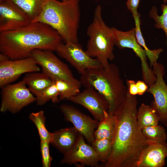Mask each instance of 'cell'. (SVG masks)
<instances>
[{
  "mask_svg": "<svg viewBox=\"0 0 167 167\" xmlns=\"http://www.w3.org/2000/svg\"><path fill=\"white\" fill-rule=\"evenodd\" d=\"M164 2V3L165 4L166 2H167V0H162Z\"/></svg>",
  "mask_w": 167,
  "mask_h": 167,
  "instance_id": "34",
  "label": "cell"
},
{
  "mask_svg": "<svg viewBox=\"0 0 167 167\" xmlns=\"http://www.w3.org/2000/svg\"><path fill=\"white\" fill-rule=\"evenodd\" d=\"M152 66L156 79L154 84L148 87L147 92L154 97L151 106L156 110L160 122L167 127V85L163 79L164 67L157 62Z\"/></svg>",
  "mask_w": 167,
  "mask_h": 167,
  "instance_id": "9",
  "label": "cell"
},
{
  "mask_svg": "<svg viewBox=\"0 0 167 167\" xmlns=\"http://www.w3.org/2000/svg\"><path fill=\"white\" fill-rule=\"evenodd\" d=\"M37 72L26 73L23 79L30 91L36 96L50 86L53 82L43 72Z\"/></svg>",
  "mask_w": 167,
  "mask_h": 167,
  "instance_id": "18",
  "label": "cell"
},
{
  "mask_svg": "<svg viewBox=\"0 0 167 167\" xmlns=\"http://www.w3.org/2000/svg\"><path fill=\"white\" fill-rule=\"evenodd\" d=\"M67 100L84 107L98 121L102 120L109 113V106L107 101L91 87L86 88L82 92Z\"/></svg>",
  "mask_w": 167,
  "mask_h": 167,
  "instance_id": "10",
  "label": "cell"
},
{
  "mask_svg": "<svg viewBox=\"0 0 167 167\" xmlns=\"http://www.w3.org/2000/svg\"><path fill=\"white\" fill-rule=\"evenodd\" d=\"M137 101L127 88L126 96L115 111V132L112 150L105 167H136L137 163L148 143L137 119Z\"/></svg>",
  "mask_w": 167,
  "mask_h": 167,
  "instance_id": "1",
  "label": "cell"
},
{
  "mask_svg": "<svg viewBox=\"0 0 167 167\" xmlns=\"http://www.w3.org/2000/svg\"><path fill=\"white\" fill-rule=\"evenodd\" d=\"M53 134L50 143L64 154L72 148L81 134L74 126L59 130Z\"/></svg>",
  "mask_w": 167,
  "mask_h": 167,
  "instance_id": "17",
  "label": "cell"
},
{
  "mask_svg": "<svg viewBox=\"0 0 167 167\" xmlns=\"http://www.w3.org/2000/svg\"><path fill=\"white\" fill-rule=\"evenodd\" d=\"M115 39V45L120 49L125 48L132 49L140 59L142 70L146 71L150 69L147 62V57L145 50L137 41L135 35V28L123 32L115 28H111Z\"/></svg>",
  "mask_w": 167,
  "mask_h": 167,
  "instance_id": "15",
  "label": "cell"
},
{
  "mask_svg": "<svg viewBox=\"0 0 167 167\" xmlns=\"http://www.w3.org/2000/svg\"><path fill=\"white\" fill-rule=\"evenodd\" d=\"M141 130L148 143L166 142V133L164 127L161 125L149 126Z\"/></svg>",
  "mask_w": 167,
  "mask_h": 167,
  "instance_id": "24",
  "label": "cell"
},
{
  "mask_svg": "<svg viewBox=\"0 0 167 167\" xmlns=\"http://www.w3.org/2000/svg\"><path fill=\"white\" fill-rule=\"evenodd\" d=\"M84 137L81 134L76 143L64 156L61 164L72 165L79 163L92 167L99 166L97 156L92 145L86 143Z\"/></svg>",
  "mask_w": 167,
  "mask_h": 167,
  "instance_id": "14",
  "label": "cell"
},
{
  "mask_svg": "<svg viewBox=\"0 0 167 167\" xmlns=\"http://www.w3.org/2000/svg\"><path fill=\"white\" fill-rule=\"evenodd\" d=\"M54 51L60 57L69 62L81 75L87 69L102 67L99 61L88 55L79 43H63L61 41Z\"/></svg>",
  "mask_w": 167,
  "mask_h": 167,
  "instance_id": "8",
  "label": "cell"
},
{
  "mask_svg": "<svg viewBox=\"0 0 167 167\" xmlns=\"http://www.w3.org/2000/svg\"><path fill=\"white\" fill-rule=\"evenodd\" d=\"M116 126V118L114 115L107 113L102 120L99 121L97 127L94 133L95 139H113Z\"/></svg>",
  "mask_w": 167,
  "mask_h": 167,
  "instance_id": "19",
  "label": "cell"
},
{
  "mask_svg": "<svg viewBox=\"0 0 167 167\" xmlns=\"http://www.w3.org/2000/svg\"><path fill=\"white\" fill-rule=\"evenodd\" d=\"M59 109L65 120L72 123L88 142L91 144L95 139L94 133L97 127L99 121L92 119L71 105H62Z\"/></svg>",
  "mask_w": 167,
  "mask_h": 167,
  "instance_id": "13",
  "label": "cell"
},
{
  "mask_svg": "<svg viewBox=\"0 0 167 167\" xmlns=\"http://www.w3.org/2000/svg\"><path fill=\"white\" fill-rule=\"evenodd\" d=\"M134 19L135 25V35L138 42L143 48L145 51L146 55L148 58L151 68L154 63L157 62L160 54L163 51L162 48L151 50L149 49L145 43L144 39L142 35L140 28L141 21L140 15L137 12L132 15Z\"/></svg>",
  "mask_w": 167,
  "mask_h": 167,
  "instance_id": "21",
  "label": "cell"
},
{
  "mask_svg": "<svg viewBox=\"0 0 167 167\" xmlns=\"http://www.w3.org/2000/svg\"><path fill=\"white\" fill-rule=\"evenodd\" d=\"M47 49H35L32 57L42 69V72L52 81L57 79L67 81L80 88L82 84L76 79L68 65L60 60L53 53Z\"/></svg>",
  "mask_w": 167,
  "mask_h": 167,
  "instance_id": "6",
  "label": "cell"
},
{
  "mask_svg": "<svg viewBox=\"0 0 167 167\" xmlns=\"http://www.w3.org/2000/svg\"><path fill=\"white\" fill-rule=\"evenodd\" d=\"M10 60L9 58L6 55L0 53V62H4Z\"/></svg>",
  "mask_w": 167,
  "mask_h": 167,
  "instance_id": "33",
  "label": "cell"
},
{
  "mask_svg": "<svg viewBox=\"0 0 167 167\" xmlns=\"http://www.w3.org/2000/svg\"><path fill=\"white\" fill-rule=\"evenodd\" d=\"M113 139H95L92 143L100 162L105 164L107 161L111 152Z\"/></svg>",
  "mask_w": 167,
  "mask_h": 167,
  "instance_id": "25",
  "label": "cell"
},
{
  "mask_svg": "<svg viewBox=\"0 0 167 167\" xmlns=\"http://www.w3.org/2000/svg\"><path fill=\"white\" fill-rule=\"evenodd\" d=\"M40 68L32 57L0 62L1 88L17 80L23 74L40 71Z\"/></svg>",
  "mask_w": 167,
  "mask_h": 167,
  "instance_id": "11",
  "label": "cell"
},
{
  "mask_svg": "<svg viewBox=\"0 0 167 167\" xmlns=\"http://www.w3.org/2000/svg\"><path fill=\"white\" fill-rule=\"evenodd\" d=\"M127 87L129 93L133 95H138V91L136 82L132 80H126Z\"/></svg>",
  "mask_w": 167,
  "mask_h": 167,
  "instance_id": "31",
  "label": "cell"
},
{
  "mask_svg": "<svg viewBox=\"0 0 167 167\" xmlns=\"http://www.w3.org/2000/svg\"><path fill=\"white\" fill-rule=\"evenodd\" d=\"M48 141L41 140L40 149L42 166L50 167L52 158L51 156L49 150V144Z\"/></svg>",
  "mask_w": 167,
  "mask_h": 167,
  "instance_id": "29",
  "label": "cell"
},
{
  "mask_svg": "<svg viewBox=\"0 0 167 167\" xmlns=\"http://www.w3.org/2000/svg\"><path fill=\"white\" fill-rule=\"evenodd\" d=\"M62 39L55 29L40 22H31L14 30L0 32V51L10 59L32 57L35 49L54 51Z\"/></svg>",
  "mask_w": 167,
  "mask_h": 167,
  "instance_id": "2",
  "label": "cell"
},
{
  "mask_svg": "<svg viewBox=\"0 0 167 167\" xmlns=\"http://www.w3.org/2000/svg\"><path fill=\"white\" fill-rule=\"evenodd\" d=\"M140 0H127L126 5L133 15L137 13V9L139 7Z\"/></svg>",
  "mask_w": 167,
  "mask_h": 167,
  "instance_id": "30",
  "label": "cell"
},
{
  "mask_svg": "<svg viewBox=\"0 0 167 167\" xmlns=\"http://www.w3.org/2000/svg\"><path fill=\"white\" fill-rule=\"evenodd\" d=\"M29 119L35 125L38 131L41 140L51 142L53 133H50L47 129L45 125V118L43 111L31 113L29 117Z\"/></svg>",
  "mask_w": 167,
  "mask_h": 167,
  "instance_id": "23",
  "label": "cell"
},
{
  "mask_svg": "<svg viewBox=\"0 0 167 167\" xmlns=\"http://www.w3.org/2000/svg\"><path fill=\"white\" fill-rule=\"evenodd\" d=\"M80 81L82 85L93 87L105 97L110 114H114L126 96L127 86L121 77L118 68L113 64L106 69L101 67L86 70Z\"/></svg>",
  "mask_w": 167,
  "mask_h": 167,
  "instance_id": "4",
  "label": "cell"
},
{
  "mask_svg": "<svg viewBox=\"0 0 167 167\" xmlns=\"http://www.w3.org/2000/svg\"><path fill=\"white\" fill-rule=\"evenodd\" d=\"M137 119L141 129L149 126L158 125L160 121L156 110L144 103L142 104L138 110Z\"/></svg>",
  "mask_w": 167,
  "mask_h": 167,
  "instance_id": "20",
  "label": "cell"
},
{
  "mask_svg": "<svg viewBox=\"0 0 167 167\" xmlns=\"http://www.w3.org/2000/svg\"><path fill=\"white\" fill-rule=\"evenodd\" d=\"M0 111L12 113L19 112L24 107L36 101V97L27 87L23 80L2 88Z\"/></svg>",
  "mask_w": 167,
  "mask_h": 167,
  "instance_id": "7",
  "label": "cell"
},
{
  "mask_svg": "<svg viewBox=\"0 0 167 167\" xmlns=\"http://www.w3.org/2000/svg\"><path fill=\"white\" fill-rule=\"evenodd\" d=\"M23 10L32 21L41 12L46 0H9Z\"/></svg>",
  "mask_w": 167,
  "mask_h": 167,
  "instance_id": "22",
  "label": "cell"
},
{
  "mask_svg": "<svg viewBox=\"0 0 167 167\" xmlns=\"http://www.w3.org/2000/svg\"><path fill=\"white\" fill-rule=\"evenodd\" d=\"M80 0H46L39 15L32 22L46 24L57 31L64 43H78Z\"/></svg>",
  "mask_w": 167,
  "mask_h": 167,
  "instance_id": "3",
  "label": "cell"
},
{
  "mask_svg": "<svg viewBox=\"0 0 167 167\" xmlns=\"http://www.w3.org/2000/svg\"><path fill=\"white\" fill-rule=\"evenodd\" d=\"M161 9L162 13L161 15H159L157 14V7L153 6L149 12V16L154 19L155 22L154 27L163 30L167 39V5L164 3L162 4Z\"/></svg>",
  "mask_w": 167,
  "mask_h": 167,
  "instance_id": "28",
  "label": "cell"
},
{
  "mask_svg": "<svg viewBox=\"0 0 167 167\" xmlns=\"http://www.w3.org/2000/svg\"><path fill=\"white\" fill-rule=\"evenodd\" d=\"M136 84L138 91V95H143L148 89V86L144 81L138 80L136 82Z\"/></svg>",
  "mask_w": 167,
  "mask_h": 167,
  "instance_id": "32",
  "label": "cell"
},
{
  "mask_svg": "<svg viewBox=\"0 0 167 167\" xmlns=\"http://www.w3.org/2000/svg\"><path fill=\"white\" fill-rule=\"evenodd\" d=\"M43 91L36 96V104L42 105L51 100L53 103L59 102V93L54 82Z\"/></svg>",
  "mask_w": 167,
  "mask_h": 167,
  "instance_id": "27",
  "label": "cell"
},
{
  "mask_svg": "<svg viewBox=\"0 0 167 167\" xmlns=\"http://www.w3.org/2000/svg\"><path fill=\"white\" fill-rule=\"evenodd\" d=\"M167 156L166 142L149 143L141 153L136 167H164Z\"/></svg>",
  "mask_w": 167,
  "mask_h": 167,
  "instance_id": "16",
  "label": "cell"
},
{
  "mask_svg": "<svg viewBox=\"0 0 167 167\" xmlns=\"http://www.w3.org/2000/svg\"><path fill=\"white\" fill-rule=\"evenodd\" d=\"M87 34L89 38L86 52L91 57L96 58L102 67L107 68L109 65L108 60L114 58L115 39L111 28L102 19V9L99 5L95 9L93 19L87 28Z\"/></svg>",
  "mask_w": 167,
  "mask_h": 167,
  "instance_id": "5",
  "label": "cell"
},
{
  "mask_svg": "<svg viewBox=\"0 0 167 167\" xmlns=\"http://www.w3.org/2000/svg\"><path fill=\"white\" fill-rule=\"evenodd\" d=\"M31 20L26 13L9 0H0V32L26 25Z\"/></svg>",
  "mask_w": 167,
  "mask_h": 167,
  "instance_id": "12",
  "label": "cell"
},
{
  "mask_svg": "<svg viewBox=\"0 0 167 167\" xmlns=\"http://www.w3.org/2000/svg\"></svg>",
  "mask_w": 167,
  "mask_h": 167,
  "instance_id": "35",
  "label": "cell"
},
{
  "mask_svg": "<svg viewBox=\"0 0 167 167\" xmlns=\"http://www.w3.org/2000/svg\"><path fill=\"white\" fill-rule=\"evenodd\" d=\"M52 81L54 82L57 88L60 100H67L80 92V88L75 84L59 79Z\"/></svg>",
  "mask_w": 167,
  "mask_h": 167,
  "instance_id": "26",
  "label": "cell"
}]
</instances>
